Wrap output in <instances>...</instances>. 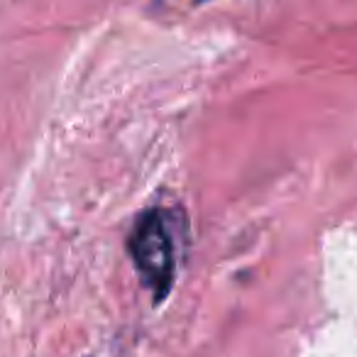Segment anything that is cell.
<instances>
[{"label": "cell", "instance_id": "cell-1", "mask_svg": "<svg viewBox=\"0 0 357 357\" xmlns=\"http://www.w3.org/2000/svg\"><path fill=\"white\" fill-rule=\"evenodd\" d=\"M128 255L154 306L167 301L176 282V238L169 211L147 208L135 218L128 235Z\"/></svg>", "mask_w": 357, "mask_h": 357}, {"label": "cell", "instance_id": "cell-2", "mask_svg": "<svg viewBox=\"0 0 357 357\" xmlns=\"http://www.w3.org/2000/svg\"><path fill=\"white\" fill-rule=\"evenodd\" d=\"M196 3H201V0H196Z\"/></svg>", "mask_w": 357, "mask_h": 357}]
</instances>
